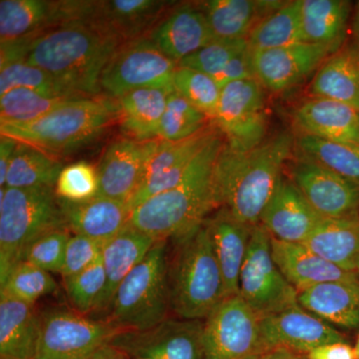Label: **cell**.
Instances as JSON below:
<instances>
[{"mask_svg": "<svg viewBox=\"0 0 359 359\" xmlns=\"http://www.w3.org/2000/svg\"><path fill=\"white\" fill-rule=\"evenodd\" d=\"M294 150V135L287 131L273 135L247 152H236L224 143L214 171L216 208H226L249 226L259 224Z\"/></svg>", "mask_w": 359, "mask_h": 359, "instance_id": "6da1fadb", "label": "cell"}, {"mask_svg": "<svg viewBox=\"0 0 359 359\" xmlns=\"http://www.w3.org/2000/svg\"><path fill=\"white\" fill-rule=\"evenodd\" d=\"M224 143L219 132L194 158L178 185L135 208L128 224L156 241H169L204 223L216 209L214 171Z\"/></svg>", "mask_w": 359, "mask_h": 359, "instance_id": "7a4b0ae2", "label": "cell"}, {"mask_svg": "<svg viewBox=\"0 0 359 359\" xmlns=\"http://www.w3.org/2000/svg\"><path fill=\"white\" fill-rule=\"evenodd\" d=\"M120 45L92 26L65 23L37 37L26 62L50 73L80 95L93 98L102 91L101 74Z\"/></svg>", "mask_w": 359, "mask_h": 359, "instance_id": "3957f363", "label": "cell"}, {"mask_svg": "<svg viewBox=\"0 0 359 359\" xmlns=\"http://www.w3.org/2000/svg\"><path fill=\"white\" fill-rule=\"evenodd\" d=\"M171 243L173 248L168 250L171 313L182 320H204L226 299L209 231L203 223Z\"/></svg>", "mask_w": 359, "mask_h": 359, "instance_id": "277c9868", "label": "cell"}, {"mask_svg": "<svg viewBox=\"0 0 359 359\" xmlns=\"http://www.w3.org/2000/svg\"><path fill=\"white\" fill-rule=\"evenodd\" d=\"M118 117L110 101L73 99L33 121L1 123L0 132L52 156L67 154L95 141Z\"/></svg>", "mask_w": 359, "mask_h": 359, "instance_id": "5b68a950", "label": "cell"}, {"mask_svg": "<svg viewBox=\"0 0 359 359\" xmlns=\"http://www.w3.org/2000/svg\"><path fill=\"white\" fill-rule=\"evenodd\" d=\"M65 228L55 188H1L0 282L20 263L30 243L48 231Z\"/></svg>", "mask_w": 359, "mask_h": 359, "instance_id": "8992f818", "label": "cell"}, {"mask_svg": "<svg viewBox=\"0 0 359 359\" xmlns=\"http://www.w3.org/2000/svg\"><path fill=\"white\" fill-rule=\"evenodd\" d=\"M168 241H157L120 283L107 321L120 330H146L170 318Z\"/></svg>", "mask_w": 359, "mask_h": 359, "instance_id": "52a82bcc", "label": "cell"}, {"mask_svg": "<svg viewBox=\"0 0 359 359\" xmlns=\"http://www.w3.org/2000/svg\"><path fill=\"white\" fill-rule=\"evenodd\" d=\"M238 294L259 318L299 304V292L276 266L271 237L261 224L252 229L238 280Z\"/></svg>", "mask_w": 359, "mask_h": 359, "instance_id": "ba28073f", "label": "cell"}, {"mask_svg": "<svg viewBox=\"0 0 359 359\" xmlns=\"http://www.w3.org/2000/svg\"><path fill=\"white\" fill-rule=\"evenodd\" d=\"M177 68L149 37H142L120 45L101 74V89L116 99L142 88L174 89Z\"/></svg>", "mask_w": 359, "mask_h": 359, "instance_id": "9c48e42d", "label": "cell"}, {"mask_svg": "<svg viewBox=\"0 0 359 359\" xmlns=\"http://www.w3.org/2000/svg\"><path fill=\"white\" fill-rule=\"evenodd\" d=\"M119 332L109 321L91 320L74 309H47L39 313L33 359H83Z\"/></svg>", "mask_w": 359, "mask_h": 359, "instance_id": "30bf717a", "label": "cell"}, {"mask_svg": "<svg viewBox=\"0 0 359 359\" xmlns=\"http://www.w3.org/2000/svg\"><path fill=\"white\" fill-rule=\"evenodd\" d=\"M263 85L256 78L238 80L222 88L212 120L224 144L236 152H247L266 139L268 115Z\"/></svg>", "mask_w": 359, "mask_h": 359, "instance_id": "8fae6325", "label": "cell"}, {"mask_svg": "<svg viewBox=\"0 0 359 359\" xmlns=\"http://www.w3.org/2000/svg\"><path fill=\"white\" fill-rule=\"evenodd\" d=\"M205 359H257L264 353L259 316L240 294L226 297L203 320Z\"/></svg>", "mask_w": 359, "mask_h": 359, "instance_id": "7c38bea8", "label": "cell"}, {"mask_svg": "<svg viewBox=\"0 0 359 359\" xmlns=\"http://www.w3.org/2000/svg\"><path fill=\"white\" fill-rule=\"evenodd\" d=\"M167 4L161 0L63 1V20L65 25L92 26L125 43L152 32Z\"/></svg>", "mask_w": 359, "mask_h": 359, "instance_id": "4fadbf2b", "label": "cell"}, {"mask_svg": "<svg viewBox=\"0 0 359 359\" xmlns=\"http://www.w3.org/2000/svg\"><path fill=\"white\" fill-rule=\"evenodd\" d=\"M129 359H205L203 320L169 318L146 330H121L109 340Z\"/></svg>", "mask_w": 359, "mask_h": 359, "instance_id": "5bb4252c", "label": "cell"}, {"mask_svg": "<svg viewBox=\"0 0 359 359\" xmlns=\"http://www.w3.org/2000/svg\"><path fill=\"white\" fill-rule=\"evenodd\" d=\"M290 179L321 218L358 217L359 186L311 161L297 159Z\"/></svg>", "mask_w": 359, "mask_h": 359, "instance_id": "9a60e30c", "label": "cell"}, {"mask_svg": "<svg viewBox=\"0 0 359 359\" xmlns=\"http://www.w3.org/2000/svg\"><path fill=\"white\" fill-rule=\"evenodd\" d=\"M332 54L327 47L308 42L250 51L255 78L264 89L275 93L301 84L309 75L316 73Z\"/></svg>", "mask_w": 359, "mask_h": 359, "instance_id": "2e32d148", "label": "cell"}, {"mask_svg": "<svg viewBox=\"0 0 359 359\" xmlns=\"http://www.w3.org/2000/svg\"><path fill=\"white\" fill-rule=\"evenodd\" d=\"M259 332L264 351L283 347L308 354L323 344L346 341L337 328L299 304L259 318Z\"/></svg>", "mask_w": 359, "mask_h": 359, "instance_id": "e0dca14e", "label": "cell"}, {"mask_svg": "<svg viewBox=\"0 0 359 359\" xmlns=\"http://www.w3.org/2000/svg\"><path fill=\"white\" fill-rule=\"evenodd\" d=\"M160 140L138 142L122 139L106 149L98 169V197L127 203L144 181L149 161Z\"/></svg>", "mask_w": 359, "mask_h": 359, "instance_id": "ac0fdd59", "label": "cell"}, {"mask_svg": "<svg viewBox=\"0 0 359 359\" xmlns=\"http://www.w3.org/2000/svg\"><path fill=\"white\" fill-rule=\"evenodd\" d=\"M219 133L217 127L209 125L185 140H160L157 150L149 161L143 183L128 202L130 211H133L135 208L153 196L166 192L178 185L194 158Z\"/></svg>", "mask_w": 359, "mask_h": 359, "instance_id": "d6986e66", "label": "cell"}, {"mask_svg": "<svg viewBox=\"0 0 359 359\" xmlns=\"http://www.w3.org/2000/svg\"><path fill=\"white\" fill-rule=\"evenodd\" d=\"M321 219L292 179L283 175L259 224L275 240L304 244Z\"/></svg>", "mask_w": 359, "mask_h": 359, "instance_id": "ffe728a7", "label": "cell"}, {"mask_svg": "<svg viewBox=\"0 0 359 359\" xmlns=\"http://www.w3.org/2000/svg\"><path fill=\"white\" fill-rule=\"evenodd\" d=\"M149 39L165 55L179 63L215 39L203 9L177 7L149 33Z\"/></svg>", "mask_w": 359, "mask_h": 359, "instance_id": "44dd1931", "label": "cell"}, {"mask_svg": "<svg viewBox=\"0 0 359 359\" xmlns=\"http://www.w3.org/2000/svg\"><path fill=\"white\" fill-rule=\"evenodd\" d=\"M271 252L276 266L299 292L320 283L359 282L356 271H346L330 263L304 245L271 238Z\"/></svg>", "mask_w": 359, "mask_h": 359, "instance_id": "7402d4cb", "label": "cell"}, {"mask_svg": "<svg viewBox=\"0 0 359 359\" xmlns=\"http://www.w3.org/2000/svg\"><path fill=\"white\" fill-rule=\"evenodd\" d=\"M299 133L359 147V112L346 104L311 97L292 114Z\"/></svg>", "mask_w": 359, "mask_h": 359, "instance_id": "603a6c76", "label": "cell"}, {"mask_svg": "<svg viewBox=\"0 0 359 359\" xmlns=\"http://www.w3.org/2000/svg\"><path fill=\"white\" fill-rule=\"evenodd\" d=\"M204 223L223 273L226 297L238 294L241 271L247 257L254 226L238 221L224 207L219 208Z\"/></svg>", "mask_w": 359, "mask_h": 359, "instance_id": "cb8c5ba5", "label": "cell"}, {"mask_svg": "<svg viewBox=\"0 0 359 359\" xmlns=\"http://www.w3.org/2000/svg\"><path fill=\"white\" fill-rule=\"evenodd\" d=\"M58 199L66 226L74 235L106 243L129 223L131 211L121 201L98 196L83 202Z\"/></svg>", "mask_w": 359, "mask_h": 359, "instance_id": "d4e9b609", "label": "cell"}, {"mask_svg": "<svg viewBox=\"0 0 359 359\" xmlns=\"http://www.w3.org/2000/svg\"><path fill=\"white\" fill-rule=\"evenodd\" d=\"M157 241L127 224L118 235L104 244L102 259L106 285L97 302L95 311H108L116 290Z\"/></svg>", "mask_w": 359, "mask_h": 359, "instance_id": "484cf974", "label": "cell"}, {"mask_svg": "<svg viewBox=\"0 0 359 359\" xmlns=\"http://www.w3.org/2000/svg\"><path fill=\"white\" fill-rule=\"evenodd\" d=\"M309 93L346 104L359 112V45H346L330 56L316 71Z\"/></svg>", "mask_w": 359, "mask_h": 359, "instance_id": "4316f807", "label": "cell"}, {"mask_svg": "<svg viewBox=\"0 0 359 359\" xmlns=\"http://www.w3.org/2000/svg\"><path fill=\"white\" fill-rule=\"evenodd\" d=\"M39 334L35 306L0 294V358L33 359Z\"/></svg>", "mask_w": 359, "mask_h": 359, "instance_id": "83f0119b", "label": "cell"}, {"mask_svg": "<svg viewBox=\"0 0 359 359\" xmlns=\"http://www.w3.org/2000/svg\"><path fill=\"white\" fill-rule=\"evenodd\" d=\"M299 304L332 327L359 328V282L320 283L299 292Z\"/></svg>", "mask_w": 359, "mask_h": 359, "instance_id": "f1b7e54d", "label": "cell"}, {"mask_svg": "<svg viewBox=\"0 0 359 359\" xmlns=\"http://www.w3.org/2000/svg\"><path fill=\"white\" fill-rule=\"evenodd\" d=\"M271 0H212L203 11L215 39H247L257 23L285 4Z\"/></svg>", "mask_w": 359, "mask_h": 359, "instance_id": "f546056e", "label": "cell"}, {"mask_svg": "<svg viewBox=\"0 0 359 359\" xmlns=\"http://www.w3.org/2000/svg\"><path fill=\"white\" fill-rule=\"evenodd\" d=\"M174 89L142 88L118 99L120 125L129 139L157 140L168 97Z\"/></svg>", "mask_w": 359, "mask_h": 359, "instance_id": "4dcf8cb0", "label": "cell"}, {"mask_svg": "<svg viewBox=\"0 0 359 359\" xmlns=\"http://www.w3.org/2000/svg\"><path fill=\"white\" fill-rule=\"evenodd\" d=\"M304 42L327 47L337 53L344 47L351 16V2L344 0H301Z\"/></svg>", "mask_w": 359, "mask_h": 359, "instance_id": "1f68e13d", "label": "cell"}, {"mask_svg": "<svg viewBox=\"0 0 359 359\" xmlns=\"http://www.w3.org/2000/svg\"><path fill=\"white\" fill-rule=\"evenodd\" d=\"M60 25V1L46 0H1V42L39 36Z\"/></svg>", "mask_w": 359, "mask_h": 359, "instance_id": "d6a6232c", "label": "cell"}, {"mask_svg": "<svg viewBox=\"0 0 359 359\" xmlns=\"http://www.w3.org/2000/svg\"><path fill=\"white\" fill-rule=\"evenodd\" d=\"M302 245L330 263L355 271L359 259V216L321 219Z\"/></svg>", "mask_w": 359, "mask_h": 359, "instance_id": "836d02e7", "label": "cell"}, {"mask_svg": "<svg viewBox=\"0 0 359 359\" xmlns=\"http://www.w3.org/2000/svg\"><path fill=\"white\" fill-rule=\"evenodd\" d=\"M294 151L297 159L316 163L359 186L358 146L297 132Z\"/></svg>", "mask_w": 359, "mask_h": 359, "instance_id": "e575fe53", "label": "cell"}, {"mask_svg": "<svg viewBox=\"0 0 359 359\" xmlns=\"http://www.w3.org/2000/svg\"><path fill=\"white\" fill-rule=\"evenodd\" d=\"M62 162L55 156L20 142L7 174V188H55Z\"/></svg>", "mask_w": 359, "mask_h": 359, "instance_id": "d590c367", "label": "cell"}, {"mask_svg": "<svg viewBox=\"0 0 359 359\" xmlns=\"http://www.w3.org/2000/svg\"><path fill=\"white\" fill-rule=\"evenodd\" d=\"M301 7V0L285 2L257 23L247 39L250 50H266L304 42Z\"/></svg>", "mask_w": 359, "mask_h": 359, "instance_id": "8d00e7d4", "label": "cell"}, {"mask_svg": "<svg viewBox=\"0 0 359 359\" xmlns=\"http://www.w3.org/2000/svg\"><path fill=\"white\" fill-rule=\"evenodd\" d=\"M15 88H25L49 97L87 98L80 95L55 76L26 61L11 63L0 69V96Z\"/></svg>", "mask_w": 359, "mask_h": 359, "instance_id": "74e56055", "label": "cell"}, {"mask_svg": "<svg viewBox=\"0 0 359 359\" xmlns=\"http://www.w3.org/2000/svg\"><path fill=\"white\" fill-rule=\"evenodd\" d=\"M209 120L211 119L207 115L174 90L168 97L166 110L161 120L158 139L167 142L185 140L207 128Z\"/></svg>", "mask_w": 359, "mask_h": 359, "instance_id": "f35d334b", "label": "cell"}, {"mask_svg": "<svg viewBox=\"0 0 359 359\" xmlns=\"http://www.w3.org/2000/svg\"><path fill=\"white\" fill-rule=\"evenodd\" d=\"M73 99L58 98L25 88L0 96V123H26L39 119Z\"/></svg>", "mask_w": 359, "mask_h": 359, "instance_id": "ab89813d", "label": "cell"}, {"mask_svg": "<svg viewBox=\"0 0 359 359\" xmlns=\"http://www.w3.org/2000/svg\"><path fill=\"white\" fill-rule=\"evenodd\" d=\"M0 283L2 294L32 306L41 297L57 290V283L50 273L26 262L16 264Z\"/></svg>", "mask_w": 359, "mask_h": 359, "instance_id": "60d3db41", "label": "cell"}, {"mask_svg": "<svg viewBox=\"0 0 359 359\" xmlns=\"http://www.w3.org/2000/svg\"><path fill=\"white\" fill-rule=\"evenodd\" d=\"M173 88L210 119H215L222 88L214 78L200 71L178 67L174 73Z\"/></svg>", "mask_w": 359, "mask_h": 359, "instance_id": "b9f144b4", "label": "cell"}, {"mask_svg": "<svg viewBox=\"0 0 359 359\" xmlns=\"http://www.w3.org/2000/svg\"><path fill=\"white\" fill-rule=\"evenodd\" d=\"M106 285L102 256L80 273L65 278L66 294L77 313L86 316L95 311Z\"/></svg>", "mask_w": 359, "mask_h": 359, "instance_id": "7bdbcfd3", "label": "cell"}, {"mask_svg": "<svg viewBox=\"0 0 359 359\" xmlns=\"http://www.w3.org/2000/svg\"><path fill=\"white\" fill-rule=\"evenodd\" d=\"M248 48L247 39H216L192 55L180 61L178 67L200 71L216 79L231 59Z\"/></svg>", "mask_w": 359, "mask_h": 359, "instance_id": "ee69618b", "label": "cell"}, {"mask_svg": "<svg viewBox=\"0 0 359 359\" xmlns=\"http://www.w3.org/2000/svg\"><path fill=\"white\" fill-rule=\"evenodd\" d=\"M70 238V231L66 228L48 231L26 247L21 262L33 264L48 273H60Z\"/></svg>", "mask_w": 359, "mask_h": 359, "instance_id": "f6af8a7d", "label": "cell"}, {"mask_svg": "<svg viewBox=\"0 0 359 359\" xmlns=\"http://www.w3.org/2000/svg\"><path fill=\"white\" fill-rule=\"evenodd\" d=\"M98 171L86 161H79L63 168L59 175L55 192L60 199L83 202L98 193Z\"/></svg>", "mask_w": 359, "mask_h": 359, "instance_id": "bcb514c9", "label": "cell"}, {"mask_svg": "<svg viewBox=\"0 0 359 359\" xmlns=\"http://www.w3.org/2000/svg\"><path fill=\"white\" fill-rule=\"evenodd\" d=\"M104 244L105 243L84 236H71L66 248L65 264L60 275L63 278H68L95 263L102 256Z\"/></svg>", "mask_w": 359, "mask_h": 359, "instance_id": "7dc6e473", "label": "cell"}, {"mask_svg": "<svg viewBox=\"0 0 359 359\" xmlns=\"http://www.w3.org/2000/svg\"><path fill=\"white\" fill-rule=\"evenodd\" d=\"M255 78L252 66V55L250 49H245L231 59L223 72L216 78L217 83L221 88L231 82Z\"/></svg>", "mask_w": 359, "mask_h": 359, "instance_id": "c3c4849f", "label": "cell"}, {"mask_svg": "<svg viewBox=\"0 0 359 359\" xmlns=\"http://www.w3.org/2000/svg\"><path fill=\"white\" fill-rule=\"evenodd\" d=\"M306 355L308 359H358L354 347L346 341L323 344Z\"/></svg>", "mask_w": 359, "mask_h": 359, "instance_id": "681fc988", "label": "cell"}, {"mask_svg": "<svg viewBox=\"0 0 359 359\" xmlns=\"http://www.w3.org/2000/svg\"><path fill=\"white\" fill-rule=\"evenodd\" d=\"M20 142L11 137L1 135L0 138V186L1 188L6 185L7 174L13 161L14 152Z\"/></svg>", "mask_w": 359, "mask_h": 359, "instance_id": "f907efd6", "label": "cell"}, {"mask_svg": "<svg viewBox=\"0 0 359 359\" xmlns=\"http://www.w3.org/2000/svg\"><path fill=\"white\" fill-rule=\"evenodd\" d=\"M83 359H129L121 349L113 346L109 341L99 346L93 353Z\"/></svg>", "mask_w": 359, "mask_h": 359, "instance_id": "816d5d0a", "label": "cell"}, {"mask_svg": "<svg viewBox=\"0 0 359 359\" xmlns=\"http://www.w3.org/2000/svg\"><path fill=\"white\" fill-rule=\"evenodd\" d=\"M257 359H308L306 354L295 353L283 347L269 349L264 351Z\"/></svg>", "mask_w": 359, "mask_h": 359, "instance_id": "f5cc1de1", "label": "cell"}, {"mask_svg": "<svg viewBox=\"0 0 359 359\" xmlns=\"http://www.w3.org/2000/svg\"><path fill=\"white\" fill-rule=\"evenodd\" d=\"M353 34L354 39H355V43L359 45V4L353 21Z\"/></svg>", "mask_w": 359, "mask_h": 359, "instance_id": "db71d44e", "label": "cell"}, {"mask_svg": "<svg viewBox=\"0 0 359 359\" xmlns=\"http://www.w3.org/2000/svg\"><path fill=\"white\" fill-rule=\"evenodd\" d=\"M354 349H355L356 358H358V359H359V334H358V339H356V344H355V347H354Z\"/></svg>", "mask_w": 359, "mask_h": 359, "instance_id": "11a10c76", "label": "cell"}, {"mask_svg": "<svg viewBox=\"0 0 359 359\" xmlns=\"http://www.w3.org/2000/svg\"><path fill=\"white\" fill-rule=\"evenodd\" d=\"M355 271H356V273H358V275L359 276V259H358V264H356Z\"/></svg>", "mask_w": 359, "mask_h": 359, "instance_id": "9f6ffc18", "label": "cell"}, {"mask_svg": "<svg viewBox=\"0 0 359 359\" xmlns=\"http://www.w3.org/2000/svg\"><path fill=\"white\" fill-rule=\"evenodd\" d=\"M0 359H6V358H0Z\"/></svg>", "mask_w": 359, "mask_h": 359, "instance_id": "6f0895ef", "label": "cell"}]
</instances>
